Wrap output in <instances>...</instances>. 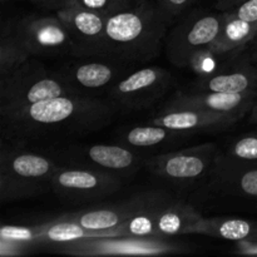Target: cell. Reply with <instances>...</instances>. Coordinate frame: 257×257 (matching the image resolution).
Here are the masks:
<instances>
[{"instance_id": "obj_1", "label": "cell", "mask_w": 257, "mask_h": 257, "mask_svg": "<svg viewBox=\"0 0 257 257\" xmlns=\"http://www.w3.org/2000/svg\"><path fill=\"white\" fill-rule=\"evenodd\" d=\"M118 105L85 94H65L34 103L2 118L4 137L13 141L50 133H83L99 130L112 120Z\"/></svg>"}, {"instance_id": "obj_2", "label": "cell", "mask_w": 257, "mask_h": 257, "mask_svg": "<svg viewBox=\"0 0 257 257\" xmlns=\"http://www.w3.org/2000/svg\"><path fill=\"white\" fill-rule=\"evenodd\" d=\"M168 22L148 3L128 7L107 18L104 58L120 62H147L160 53Z\"/></svg>"}, {"instance_id": "obj_3", "label": "cell", "mask_w": 257, "mask_h": 257, "mask_svg": "<svg viewBox=\"0 0 257 257\" xmlns=\"http://www.w3.org/2000/svg\"><path fill=\"white\" fill-rule=\"evenodd\" d=\"M65 94H83L52 74L35 58L0 77V118L9 117L25 107Z\"/></svg>"}, {"instance_id": "obj_4", "label": "cell", "mask_w": 257, "mask_h": 257, "mask_svg": "<svg viewBox=\"0 0 257 257\" xmlns=\"http://www.w3.org/2000/svg\"><path fill=\"white\" fill-rule=\"evenodd\" d=\"M59 166L43 155L3 148L0 155V198L3 202L39 195L52 186Z\"/></svg>"}, {"instance_id": "obj_5", "label": "cell", "mask_w": 257, "mask_h": 257, "mask_svg": "<svg viewBox=\"0 0 257 257\" xmlns=\"http://www.w3.org/2000/svg\"><path fill=\"white\" fill-rule=\"evenodd\" d=\"M225 22L222 14H198L188 17L171 32L166 52L176 67H191L198 53L208 49L217 38Z\"/></svg>"}, {"instance_id": "obj_6", "label": "cell", "mask_w": 257, "mask_h": 257, "mask_svg": "<svg viewBox=\"0 0 257 257\" xmlns=\"http://www.w3.org/2000/svg\"><path fill=\"white\" fill-rule=\"evenodd\" d=\"M217 156L216 146L205 143L151 157L146 161V166L151 172L163 180L177 183L193 182L207 173H212Z\"/></svg>"}, {"instance_id": "obj_7", "label": "cell", "mask_w": 257, "mask_h": 257, "mask_svg": "<svg viewBox=\"0 0 257 257\" xmlns=\"http://www.w3.org/2000/svg\"><path fill=\"white\" fill-rule=\"evenodd\" d=\"M14 28L32 57H57L72 53V37L58 17H27L14 23Z\"/></svg>"}, {"instance_id": "obj_8", "label": "cell", "mask_w": 257, "mask_h": 257, "mask_svg": "<svg viewBox=\"0 0 257 257\" xmlns=\"http://www.w3.org/2000/svg\"><path fill=\"white\" fill-rule=\"evenodd\" d=\"M171 83L167 70L158 67H147L131 73L117 80L110 89V99L128 109L150 107L160 99Z\"/></svg>"}, {"instance_id": "obj_9", "label": "cell", "mask_w": 257, "mask_h": 257, "mask_svg": "<svg viewBox=\"0 0 257 257\" xmlns=\"http://www.w3.org/2000/svg\"><path fill=\"white\" fill-rule=\"evenodd\" d=\"M73 40L72 54L80 58H104L105 23L107 18L98 13L65 5L57 10Z\"/></svg>"}, {"instance_id": "obj_10", "label": "cell", "mask_w": 257, "mask_h": 257, "mask_svg": "<svg viewBox=\"0 0 257 257\" xmlns=\"http://www.w3.org/2000/svg\"><path fill=\"white\" fill-rule=\"evenodd\" d=\"M119 187L120 181L107 171L62 167L55 171L50 186L55 193L72 201L104 198Z\"/></svg>"}, {"instance_id": "obj_11", "label": "cell", "mask_w": 257, "mask_h": 257, "mask_svg": "<svg viewBox=\"0 0 257 257\" xmlns=\"http://www.w3.org/2000/svg\"><path fill=\"white\" fill-rule=\"evenodd\" d=\"M63 252L73 256H105V255H163L182 252V246L167 242L166 240L141 237H103L80 241L63 246Z\"/></svg>"}, {"instance_id": "obj_12", "label": "cell", "mask_w": 257, "mask_h": 257, "mask_svg": "<svg viewBox=\"0 0 257 257\" xmlns=\"http://www.w3.org/2000/svg\"><path fill=\"white\" fill-rule=\"evenodd\" d=\"M257 98V89L243 93L201 92L178 93L165 108H195L227 115L240 120L253 108Z\"/></svg>"}, {"instance_id": "obj_13", "label": "cell", "mask_w": 257, "mask_h": 257, "mask_svg": "<svg viewBox=\"0 0 257 257\" xmlns=\"http://www.w3.org/2000/svg\"><path fill=\"white\" fill-rule=\"evenodd\" d=\"M153 195L155 193L138 196L132 200H127L118 205L107 206V207L67 213L62 217L74 221L93 232L105 233L110 237H115L118 236L117 228L125 221L141 212L151 202Z\"/></svg>"}, {"instance_id": "obj_14", "label": "cell", "mask_w": 257, "mask_h": 257, "mask_svg": "<svg viewBox=\"0 0 257 257\" xmlns=\"http://www.w3.org/2000/svg\"><path fill=\"white\" fill-rule=\"evenodd\" d=\"M202 220V216L192 206L166 195L155 207L156 231L161 240L195 233Z\"/></svg>"}, {"instance_id": "obj_15", "label": "cell", "mask_w": 257, "mask_h": 257, "mask_svg": "<svg viewBox=\"0 0 257 257\" xmlns=\"http://www.w3.org/2000/svg\"><path fill=\"white\" fill-rule=\"evenodd\" d=\"M124 70V63L120 60L105 62H84L73 63L65 65L57 73L65 83L79 90L103 89L110 83H114ZM84 94V93H83Z\"/></svg>"}, {"instance_id": "obj_16", "label": "cell", "mask_w": 257, "mask_h": 257, "mask_svg": "<svg viewBox=\"0 0 257 257\" xmlns=\"http://www.w3.org/2000/svg\"><path fill=\"white\" fill-rule=\"evenodd\" d=\"M236 122L227 115L195 108H163L151 123L187 135L195 131L222 130Z\"/></svg>"}, {"instance_id": "obj_17", "label": "cell", "mask_w": 257, "mask_h": 257, "mask_svg": "<svg viewBox=\"0 0 257 257\" xmlns=\"http://www.w3.org/2000/svg\"><path fill=\"white\" fill-rule=\"evenodd\" d=\"M212 175L230 192L257 197V162L238 161L226 155H218Z\"/></svg>"}, {"instance_id": "obj_18", "label": "cell", "mask_w": 257, "mask_h": 257, "mask_svg": "<svg viewBox=\"0 0 257 257\" xmlns=\"http://www.w3.org/2000/svg\"><path fill=\"white\" fill-rule=\"evenodd\" d=\"M257 89V69L250 65L231 70H217L206 77H201L196 83V90L201 92L243 93Z\"/></svg>"}, {"instance_id": "obj_19", "label": "cell", "mask_w": 257, "mask_h": 257, "mask_svg": "<svg viewBox=\"0 0 257 257\" xmlns=\"http://www.w3.org/2000/svg\"><path fill=\"white\" fill-rule=\"evenodd\" d=\"M195 235L210 236L227 241H257V223L241 218L213 217L201 221Z\"/></svg>"}, {"instance_id": "obj_20", "label": "cell", "mask_w": 257, "mask_h": 257, "mask_svg": "<svg viewBox=\"0 0 257 257\" xmlns=\"http://www.w3.org/2000/svg\"><path fill=\"white\" fill-rule=\"evenodd\" d=\"M40 226L39 243H54V245L67 246L80 241L95 240V238L110 237L105 233L93 232L87 230L79 223L64 217H58L50 222Z\"/></svg>"}, {"instance_id": "obj_21", "label": "cell", "mask_w": 257, "mask_h": 257, "mask_svg": "<svg viewBox=\"0 0 257 257\" xmlns=\"http://www.w3.org/2000/svg\"><path fill=\"white\" fill-rule=\"evenodd\" d=\"M257 37V23H248L225 12V22L211 49L217 54H227Z\"/></svg>"}, {"instance_id": "obj_22", "label": "cell", "mask_w": 257, "mask_h": 257, "mask_svg": "<svg viewBox=\"0 0 257 257\" xmlns=\"http://www.w3.org/2000/svg\"><path fill=\"white\" fill-rule=\"evenodd\" d=\"M85 160L103 171L123 172L135 166L136 155L132 151L114 145H94L85 150Z\"/></svg>"}, {"instance_id": "obj_23", "label": "cell", "mask_w": 257, "mask_h": 257, "mask_svg": "<svg viewBox=\"0 0 257 257\" xmlns=\"http://www.w3.org/2000/svg\"><path fill=\"white\" fill-rule=\"evenodd\" d=\"M30 58L32 55L25 49L15 32L14 23L5 25L0 37V77L17 69Z\"/></svg>"}, {"instance_id": "obj_24", "label": "cell", "mask_w": 257, "mask_h": 257, "mask_svg": "<svg viewBox=\"0 0 257 257\" xmlns=\"http://www.w3.org/2000/svg\"><path fill=\"white\" fill-rule=\"evenodd\" d=\"M40 226L4 225L0 228L2 256H14L23 253V248L39 243Z\"/></svg>"}, {"instance_id": "obj_25", "label": "cell", "mask_w": 257, "mask_h": 257, "mask_svg": "<svg viewBox=\"0 0 257 257\" xmlns=\"http://www.w3.org/2000/svg\"><path fill=\"white\" fill-rule=\"evenodd\" d=\"M178 135H185V133L151 123L147 125H137L132 128L125 133L123 140L133 147H155Z\"/></svg>"}, {"instance_id": "obj_26", "label": "cell", "mask_w": 257, "mask_h": 257, "mask_svg": "<svg viewBox=\"0 0 257 257\" xmlns=\"http://www.w3.org/2000/svg\"><path fill=\"white\" fill-rule=\"evenodd\" d=\"M226 156L238 161L257 162V132L240 136L228 146Z\"/></svg>"}, {"instance_id": "obj_27", "label": "cell", "mask_w": 257, "mask_h": 257, "mask_svg": "<svg viewBox=\"0 0 257 257\" xmlns=\"http://www.w3.org/2000/svg\"><path fill=\"white\" fill-rule=\"evenodd\" d=\"M65 5H75L108 18L130 7V0H68Z\"/></svg>"}, {"instance_id": "obj_28", "label": "cell", "mask_w": 257, "mask_h": 257, "mask_svg": "<svg viewBox=\"0 0 257 257\" xmlns=\"http://www.w3.org/2000/svg\"><path fill=\"white\" fill-rule=\"evenodd\" d=\"M232 17L248 23H257V0H245L233 9L227 10Z\"/></svg>"}, {"instance_id": "obj_29", "label": "cell", "mask_w": 257, "mask_h": 257, "mask_svg": "<svg viewBox=\"0 0 257 257\" xmlns=\"http://www.w3.org/2000/svg\"><path fill=\"white\" fill-rule=\"evenodd\" d=\"M190 3L191 0H161L158 9L162 13L163 18L170 23V20L180 14L183 9H186Z\"/></svg>"}, {"instance_id": "obj_30", "label": "cell", "mask_w": 257, "mask_h": 257, "mask_svg": "<svg viewBox=\"0 0 257 257\" xmlns=\"http://www.w3.org/2000/svg\"><path fill=\"white\" fill-rule=\"evenodd\" d=\"M37 4H39L40 7L44 8H50V9H62L63 7H65V4L68 3V0H34Z\"/></svg>"}, {"instance_id": "obj_31", "label": "cell", "mask_w": 257, "mask_h": 257, "mask_svg": "<svg viewBox=\"0 0 257 257\" xmlns=\"http://www.w3.org/2000/svg\"><path fill=\"white\" fill-rule=\"evenodd\" d=\"M241 253L247 255H257V241H243L238 245Z\"/></svg>"}, {"instance_id": "obj_32", "label": "cell", "mask_w": 257, "mask_h": 257, "mask_svg": "<svg viewBox=\"0 0 257 257\" xmlns=\"http://www.w3.org/2000/svg\"><path fill=\"white\" fill-rule=\"evenodd\" d=\"M245 0H217L216 3V8L220 10H223V12H227V10L233 9L237 5H240L241 3H243Z\"/></svg>"}, {"instance_id": "obj_33", "label": "cell", "mask_w": 257, "mask_h": 257, "mask_svg": "<svg viewBox=\"0 0 257 257\" xmlns=\"http://www.w3.org/2000/svg\"><path fill=\"white\" fill-rule=\"evenodd\" d=\"M250 122L255 123L257 124V103H255L253 108L251 109V117H250Z\"/></svg>"}]
</instances>
